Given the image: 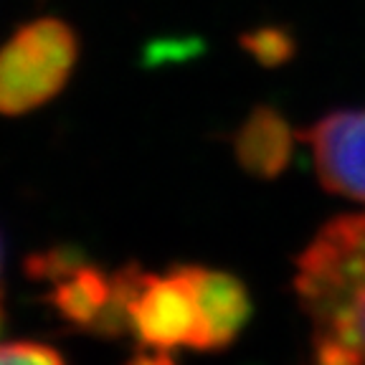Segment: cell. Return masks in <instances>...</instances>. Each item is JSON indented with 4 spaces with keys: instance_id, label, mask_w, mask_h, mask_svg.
<instances>
[{
    "instance_id": "9c48e42d",
    "label": "cell",
    "mask_w": 365,
    "mask_h": 365,
    "mask_svg": "<svg viewBox=\"0 0 365 365\" xmlns=\"http://www.w3.org/2000/svg\"><path fill=\"white\" fill-rule=\"evenodd\" d=\"M0 365H66V360L51 345L21 340L0 345Z\"/></svg>"
},
{
    "instance_id": "8fae6325",
    "label": "cell",
    "mask_w": 365,
    "mask_h": 365,
    "mask_svg": "<svg viewBox=\"0 0 365 365\" xmlns=\"http://www.w3.org/2000/svg\"><path fill=\"white\" fill-rule=\"evenodd\" d=\"M314 363L317 365H360V360L348 345H342V342L332 340V337H314Z\"/></svg>"
},
{
    "instance_id": "8992f818",
    "label": "cell",
    "mask_w": 365,
    "mask_h": 365,
    "mask_svg": "<svg viewBox=\"0 0 365 365\" xmlns=\"http://www.w3.org/2000/svg\"><path fill=\"white\" fill-rule=\"evenodd\" d=\"M294 135L277 109L257 107L234 135L239 165L259 180H274L289 165Z\"/></svg>"
},
{
    "instance_id": "52a82bcc",
    "label": "cell",
    "mask_w": 365,
    "mask_h": 365,
    "mask_svg": "<svg viewBox=\"0 0 365 365\" xmlns=\"http://www.w3.org/2000/svg\"><path fill=\"white\" fill-rule=\"evenodd\" d=\"M46 302L58 314L63 325L79 332H91L112 299V274L86 259L68 274L53 279Z\"/></svg>"
},
{
    "instance_id": "ba28073f",
    "label": "cell",
    "mask_w": 365,
    "mask_h": 365,
    "mask_svg": "<svg viewBox=\"0 0 365 365\" xmlns=\"http://www.w3.org/2000/svg\"><path fill=\"white\" fill-rule=\"evenodd\" d=\"M84 262H86L84 251L76 249V246L61 244V246H51V249L31 254V257L26 259V274L36 282L51 284L53 279L68 274L71 269H76Z\"/></svg>"
},
{
    "instance_id": "6da1fadb",
    "label": "cell",
    "mask_w": 365,
    "mask_h": 365,
    "mask_svg": "<svg viewBox=\"0 0 365 365\" xmlns=\"http://www.w3.org/2000/svg\"><path fill=\"white\" fill-rule=\"evenodd\" d=\"M294 292L312 335L348 345L365 365V211L312 236L294 262Z\"/></svg>"
},
{
    "instance_id": "5b68a950",
    "label": "cell",
    "mask_w": 365,
    "mask_h": 365,
    "mask_svg": "<svg viewBox=\"0 0 365 365\" xmlns=\"http://www.w3.org/2000/svg\"><path fill=\"white\" fill-rule=\"evenodd\" d=\"M178 272L190 284L198 307V337L193 350L218 353L234 345L254 312L249 287L236 274L198 264H178Z\"/></svg>"
},
{
    "instance_id": "277c9868",
    "label": "cell",
    "mask_w": 365,
    "mask_h": 365,
    "mask_svg": "<svg viewBox=\"0 0 365 365\" xmlns=\"http://www.w3.org/2000/svg\"><path fill=\"white\" fill-rule=\"evenodd\" d=\"M319 182L330 193L365 203V109H340L302 132Z\"/></svg>"
},
{
    "instance_id": "5bb4252c",
    "label": "cell",
    "mask_w": 365,
    "mask_h": 365,
    "mask_svg": "<svg viewBox=\"0 0 365 365\" xmlns=\"http://www.w3.org/2000/svg\"><path fill=\"white\" fill-rule=\"evenodd\" d=\"M3 262H6V246H3V236H0V274H3Z\"/></svg>"
},
{
    "instance_id": "7c38bea8",
    "label": "cell",
    "mask_w": 365,
    "mask_h": 365,
    "mask_svg": "<svg viewBox=\"0 0 365 365\" xmlns=\"http://www.w3.org/2000/svg\"><path fill=\"white\" fill-rule=\"evenodd\" d=\"M125 365H175V358L170 355V350L143 348V350H137Z\"/></svg>"
},
{
    "instance_id": "30bf717a",
    "label": "cell",
    "mask_w": 365,
    "mask_h": 365,
    "mask_svg": "<svg viewBox=\"0 0 365 365\" xmlns=\"http://www.w3.org/2000/svg\"><path fill=\"white\" fill-rule=\"evenodd\" d=\"M246 46L257 53V58L262 61H282L287 56V46L289 41L284 38V34H277V31H259L257 36H249Z\"/></svg>"
},
{
    "instance_id": "3957f363",
    "label": "cell",
    "mask_w": 365,
    "mask_h": 365,
    "mask_svg": "<svg viewBox=\"0 0 365 365\" xmlns=\"http://www.w3.org/2000/svg\"><path fill=\"white\" fill-rule=\"evenodd\" d=\"M130 332L143 348H190L198 337V307L178 267L168 274L145 272L130 302Z\"/></svg>"
},
{
    "instance_id": "7a4b0ae2",
    "label": "cell",
    "mask_w": 365,
    "mask_h": 365,
    "mask_svg": "<svg viewBox=\"0 0 365 365\" xmlns=\"http://www.w3.org/2000/svg\"><path fill=\"white\" fill-rule=\"evenodd\" d=\"M79 38L58 18L26 23L0 48V114L18 117L48 104L66 86Z\"/></svg>"
},
{
    "instance_id": "4fadbf2b",
    "label": "cell",
    "mask_w": 365,
    "mask_h": 365,
    "mask_svg": "<svg viewBox=\"0 0 365 365\" xmlns=\"http://www.w3.org/2000/svg\"><path fill=\"white\" fill-rule=\"evenodd\" d=\"M8 325V312H6V294H3V284H0V337L6 332Z\"/></svg>"
}]
</instances>
